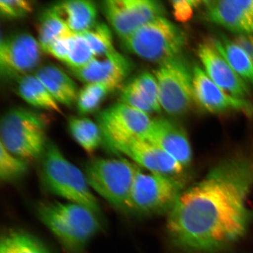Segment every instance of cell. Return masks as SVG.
Instances as JSON below:
<instances>
[{"instance_id": "cell-1", "label": "cell", "mask_w": 253, "mask_h": 253, "mask_svg": "<svg viewBox=\"0 0 253 253\" xmlns=\"http://www.w3.org/2000/svg\"><path fill=\"white\" fill-rule=\"evenodd\" d=\"M253 153L224 160L185 188L167 214V231L186 253H219L245 235L253 220Z\"/></svg>"}, {"instance_id": "cell-2", "label": "cell", "mask_w": 253, "mask_h": 253, "mask_svg": "<svg viewBox=\"0 0 253 253\" xmlns=\"http://www.w3.org/2000/svg\"><path fill=\"white\" fill-rule=\"evenodd\" d=\"M38 215L68 253H83L102 229L96 214L70 202H43Z\"/></svg>"}, {"instance_id": "cell-3", "label": "cell", "mask_w": 253, "mask_h": 253, "mask_svg": "<svg viewBox=\"0 0 253 253\" xmlns=\"http://www.w3.org/2000/svg\"><path fill=\"white\" fill-rule=\"evenodd\" d=\"M41 159V178L47 191L100 216V205L84 173L66 159L57 145L48 142Z\"/></svg>"}, {"instance_id": "cell-4", "label": "cell", "mask_w": 253, "mask_h": 253, "mask_svg": "<svg viewBox=\"0 0 253 253\" xmlns=\"http://www.w3.org/2000/svg\"><path fill=\"white\" fill-rule=\"evenodd\" d=\"M47 120L34 111L17 107L3 115L0 125L1 144L25 161L40 159L47 144Z\"/></svg>"}, {"instance_id": "cell-5", "label": "cell", "mask_w": 253, "mask_h": 253, "mask_svg": "<svg viewBox=\"0 0 253 253\" xmlns=\"http://www.w3.org/2000/svg\"><path fill=\"white\" fill-rule=\"evenodd\" d=\"M140 168L124 158H94L85 164L84 175L91 189L114 208L130 211V197Z\"/></svg>"}, {"instance_id": "cell-6", "label": "cell", "mask_w": 253, "mask_h": 253, "mask_svg": "<svg viewBox=\"0 0 253 253\" xmlns=\"http://www.w3.org/2000/svg\"><path fill=\"white\" fill-rule=\"evenodd\" d=\"M121 42L126 51L160 65L182 55L187 39L178 25L161 17L142 25Z\"/></svg>"}, {"instance_id": "cell-7", "label": "cell", "mask_w": 253, "mask_h": 253, "mask_svg": "<svg viewBox=\"0 0 253 253\" xmlns=\"http://www.w3.org/2000/svg\"><path fill=\"white\" fill-rule=\"evenodd\" d=\"M178 176L139 169L132 186L130 211L141 215L169 213L185 189Z\"/></svg>"}, {"instance_id": "cell-8", "label": "cell", "mask_w": 253, "mask_h": 253, "mask_svg": "<svg viewBox=\"0 0 253 253\" xmlns=\"http://www.w3.org/2000/svg\"><path fill=\"white\" fill-rule=\"evenodd\" d=\"M193 69L182 55L158 66L154 75L161 107L168 115L181 116L191 110L195 102Z\"/></svg>"}, {"instance_id": "cell-9", "label": "cell", "mask_w": 253, "mask_h": 253, "mask_svg": "<svg viewBox=\"0 0 253 253\" xmlns=\"http://www.w3.org/2000/svg\"><path fill=\"white\" fill-rule=\"evenodd\" d=\"M96 120L103 142L110 151L120 144L144 137L153 120L147 114L121 102L101 111Z\"/></svg>"}, {"instance_id": "cell-10", "label": "cell", "mask_w": 253, "mask_h": 253, "mask_svg": "<svg viewBox=\"0 0 253 253\" xmlns=\"http://www.w3.org/2000/svg\"><path fill=\"white\" fill-rule=\"evenodd\" d=\"M101 7L121 41L142 25L165 17L166 11L162 3L154 0H107L102 2Z\"/></svg>"}, {"instance_id": "cell-11", "label": "cell", "mask_w": 253, "mask_h": 253, "mask_svg": "<svg viewBox=\"0 0 253 253\" xmlns=\"http://www.w3.org/2000/svg\"><path fill=\"white\" fill-rule=\"evenodd\" d=\"M42 50L39 41L22 32L6 38L0 43V74L5 81L18 80L29 75L40 65Z\"/></svg>"}, {"instance_id": "cell-12", "label": "cell", "mask_w": 253, "mask_h": 253, "mask_svg": "<svg viewBox=\"0 0 253 253\" xmlns=\"http://www.w3.org/2000/svg\"><path fill=\"white\" fill-rule=\"evenodd\" d=\"M193 72L194 100L202 109L213 114L238 112L253 115L251 103L223 90L209 78L203 68L195 66Z\"/></svg>"}, {"instance_id": "cell-13", "label": "cell", "mask_w": 253, "mask_h": 253, "mask_svg": "<svg viewBox=\"0 0 253 253\" xmlns=\"http://www.w3.org/2000/svg\"><path fill=\"white\" fill-rule=\"evenodd\" d=\"M132 62L117 51L94 57L81 68L72 70L75 77L84 84H100L115 91L124 83L132 71Z\"/></svg>"}, {"instance_id": "cell-14", "label": "cell", "mask_w": 253, "mask_h": 253, "mask_svg": "<svg viewBox=\"0 0 253 253\" xmlns=\"http://www.w3.org/2000/svg\"><path fill=\"white\" fill-rule=\"evenodd\" d=\"M111 151L123 155L139 167L151 172L178 176L185 169L160 148L144 137L120 144Z\"/></svg>"}, {"instance_id": "cell-15", "label": "cell", "mask_w": 253, "mask_h": 253, "mask_svg": "<svg viewBox=\"0 0 253 253\" xmlns=\"http://www.w3.org/2000/svg\"><path fill=\"white\" fill-rule=\"evenodd\" d=\"M197 53L204 71L215 84L232 96L245 99L249 94L248 84L221 55L212 39L199 44Z\"/></svg>"}, {"instance_id": "cell-16", "label": "cell", "mask_w": 253, "mask_h": 253, "mask_svg": "<svg viewBox=\"0 0 253 253\" xmlns=\"http://www.w3.org/2000/svg\"><path fill=\"white\" fill-rule=\"evenodd\" d=\"M205 18L237 35H253V0L204 1Z\"/></svg>"}, {"instance_id": "cell-17", "label": "cell", "mask_w": 253, "mask_h": 253, "mask_svg": "<svg viewBox=\"0 0 253 253\" xmlns=\"http://www.w3.org/2000/svg\"><path fill=\"white\" fill-rule=\"evenodd\" d=\"M144 138L157 145L186 169L191 163V144L185 131L172 120L153 119Z\"/></svg>"}, {"instance_id": "cell-18", "label": "cell", "mask_w": 253, "mask_h": 253, "mask_svg": "<svg viewBox=\"0 0 253 253\" xmlns=\"http://www.w3.org/2000/svg\"><path fill=\"white\" fill-rule=\"evenodd\" d=\"M120 100L148 115L162 111L156 78L148 72L141 73L123 86Z\"/></svg>"}, {"instance_id": "cell-19", "label": "cell", "mask_w": 253, "mask_h": 253, "mask_svg": "<svg viewBox=\"0 0 253 253\" xmlns=\"http://www.w3.org/2000/svg\"><path fill=\"white\" fill-rule=\"evenodd\" d=\"M50 8L74 34L84 33L97 22V6L88 0L58 2Z\"/></svg>"}, {"instance_id": "cell-20", "label": "cell", "mask_w": 253, "mask_h": 253, "mask_svg": "<svg viewBox=\"0 0 253 253\" xmlns=\"http://www.w3.org/2000/svg\"><path fill=\"white\" fill-rule=\"evenodd\" d=\"M35 75L40 79L57 102L66 106L77 103V84L58 66L47 65L38 69Z\"/></svg>"}, {"instance_id": "cell-21", "label": "cell", "mask_w": 253, "mask_h": 253, "mask_svg": "<svg viewBox=\"0 0 253 253\" xmlns=\"http://www.w3.org/2000/svg\"><path fill=\"white\" fill-rule=\"evenodd\" d=\"M17 91L22 99L36 108L61 113V107L44 84L35 75L24 76L17 80Z\"/></svg>"}, {"instance_id": "cell-22", "label": "cell", "mask_w": 253, "mask_h": 253, "mask_svg": "<svg viewBox=\"0 0 253 253\" xmlns=\"http://www.w3.org/2000/svg\"><path fill=\"white\" fill-rule=\"evenodd\" d=\"M217 49L240 78L253 85V63L241 47L224 35L212 39Z\"/></svg>"}, {"instance_id": "cell-23", "label": "cell", "mask_w": 253, "mask_h": 253, "mask_svg": "<svg viewBox=\"0 0 253 253\" xmlns=\"http://www.w3.org/2000/svg\"><path fill=\"white\" fill-rule=\"evenodd\" d=\"M68 126L73 138L88 153H94L103 142L99 126L90 119L71 118Z\"/></svg>"}, {"instance_id": "cell-24", "label": "cell", "mask_w": 253, "mask_h": 253, "mask_svg": "<svg viewBox=\"0 0 253 253\" xmlns=\"http://www.w3.org/2000/svg\"><path fill=\"white\" fill-rule=\"evenodd\" d=\"M0 253H51L33 235L20 230H10L3 235Z\"/></svg>"}, {"instance_id": "cell-25", "label": "cell", "mask_w": 253, "mask_h": 253, "mask_svg": "<svg viewBox=\"0 0 253 253\" xmlns=\"http://www.w3.org/2000/svg\"><path fill=\"white\" fill-rule=\"evenodd\" d=\"M38 41L42 51L46 52L47 47L60 37L73 33L51 8L43 11L38 22Z\"/></svg>"}, {"instance_id": "cell-26", "label": "cell", "mask_w": 253, "mask_h": 253, "mask_svg": "<svg viewBox=\"0 0 253 253\" xmlns=\"http://www.w3.org/2000/svg\"><path fill=\"white\" fill-rule=\"evenodd\" d=\"M109 87L100 84H87L79 91L77 109L81 115L93 113L99 109L108 94Z\"/></svg>"}, {"instance_id": "cell-27", "label": "cell", "mask_w": 253, "mask_h": 253, "mask_svg": "<svg viewBox=\"0 0 253 253\" xmlns=\"http://www.w3.org/2000/svg\"><path fill=\"white\" fill-rule=\"evenodd\" d=\"M81 34L89 44L95 57L106 55L116 50L112 32L108 25L102 22L97 21L89 30Z\"/></svg>"}, {"instance_id": "cell-28", "label": "cell", "mask_w": 253, "mask_h": 253, "mask_svg": "<svg viewBox=\"0 0 253 253\" xmlns=\"http://www.w3.org/2000/svg\"><path fill=\"white\" fill-rule=\"evenodd\" d=\"M28 170V161L15 156L1 144L0 179L2 182H12L23 178Z\"/></svg>"}, {"instance_id": "cell-29", "label": "cell", "mask_w": 253, "mask_h": 253, "mask_svg": "<svg viewBox=\"0 0 253 253\" xmlns=\"http://www.w3.org/2000/svg\"><path fill=\"white\" fill-rule=\"evenodd\" d=\"M87 40L81 34H74L71 38L70 49L65 64L72 70L84 67L94 58Z\"/></svg>"}, {"instance_id": "cell-30", "label": "cell", "mask_w": 253, "mask_h": 253, "mask_svg": "<svg viewBox=\"0 0 253 253\" xmlns=\"http://www.w3.org/2000/svg\"><path fill=\"white\" fill-rule=\"evenodd\" d=\"M34 10L33 2L27 0H1L0 12L7 19L23 18Z\"/></svg>"}, {"instance_id": "cell-31", "label": "cell", "mask_w": 253, "mask_h": 253, "mask_svg": "<svg viewBox=\"0 0 253 253\" xmlns=\"http://www.w3.org/2000/svg\"><path fill=\"white\" fill-rule=\"evenodd\" d=\"M203 1L195 0H175L170 1L174 18L179 23H185L192 18L195 8Z\"/></svg>"}, {"instance_id": "cell-32", "label": "cell", "mask_w": 253, "mask_h": 253, "mask_svg": "<svg viewBox=\"0 0 253 253\" xmlns=\"http://www.w3.org/2000/svg\"><path fill=\"white\" fill-rule=\"evenodd\" d=\"M74 34L65 35L53 41L47 47L46 53L65 63L70 49L71 38Z\"/></svg>"}, {"instance_id": "cell-33", "label": "cell", "mask_w": 253, "mask_h": 253, "mask_svg": "<svg viewBox=\"0 0 253 253\" xmlns=\"http://www.w3.org/2000/svg\"><path fill=\"white\" fill-rule=\"evenodd\" d=\"M233 41L245 50L253 63V35H237Z\"/></svg>"}]
</instances>
